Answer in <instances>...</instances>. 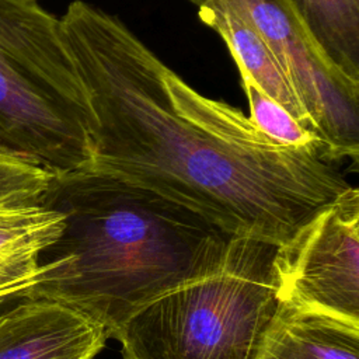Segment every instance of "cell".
<instances>
[{
    "label": "cell",
    "instance_id": "10",
    "mask_svg": "<svg viewBox=\"0 0 359 359\" xmlns=\"http://www.w3.org/2000/svg\"><path fill=\"white\" fill-rule=\"evenodd\" d=\"M255 359H359V325L279 303Z\"/></svg>",
    "mask_w": 359,
    "mask_h": 359
},
{
    "label": "cell",
    "instance_id": "4",
    "mask_svg": "<svg viewBox=\"0 0 359 359\" xmlns=\"http://www.w3.org/2000/svg\"><path fill=\"white\" fill-rule=\"evenodd\" d=\"M276 247L231 238L220 268L137 310L119 328L122 359H255L278 309Z\"/></svg>",
    "mask_w": 359,
    "mask_h": 359
},
{
    "label": "cell",
    "instance_id": "8",
    "mask_svg": "<svg viewBox=\"0 0 359 359\" xmlns=\"http://www.w3.org/2000/svg\"><path fill=\"white\" fill-rule=\"evenodd\" d=\"M63 227V215L41 203H0V314L28 299L39 255Z\"/></svg>",
    "mask_w": 359,
    "mask_h": 359
},
{
    "label": "cell",
    "instance_id": "5",
    "mask_svg": "<svg viewBox=\"0 0 359 359\" xmlns=\"http://www.w3.org/2000/svg\"><path fill=\"white\" fill-rule=\"evenodd\" d=\"M276 299L359 325V191L317 212L272 257Z\"/></svg>",
    "mask_w": 359,
    "mask_h": 359
},
{
    "label": "cell",
    "instance_id": "7",
    "mask_svg": "<svg viewBox=\"0 0 359 359\" xmlns=\"http://www.w3.org/2000/svg\"><path fill=\"white\" fill-rule=\"evenodd\" d=\"M104 330L49 300H22L0 314V359H94Z\"/></svg>",
    "mask_w": 359,
    "mask_h": 359
},
{
    "label": "cell",
    "instance_id": "2",
    "mask_svg": "<svg viewBox=\"0 0 359 359\" xmlns=\"http://www.w3.org/2000/svg\"><path fill=\"white\" fill-rule=\"evenodd\" d=\"M41 205L60 212L65 227L39 255L27 300L63 304L107 338L157 297L215 273L233 238L157 194L90 170L55 175Z\"/></svg>",
    "mask_w": 359,
    "mask_h": 359
},
{
    "label": "cell",
    "instance_id": "13",
    "mask_svg": "<svg viewBox=\"0 0 359 359\" xmlns=\"http://www.w3.org/2000/svg\"><path fill=\"white\" fill-rule=\"evenodd\" d=\"M0 153H1V149H0Z\"/></svg>",
    "mask_w": 359,
    "mask_h": 359
},
{
    "label": "cell",
    "instance_id": "9",
    "mask_svg": "<svg viewBox=\"0 0 359 359\" xmlns=\"http://www.w3.org/2000/svg\"><path fill=\"white\" fill-rule=\"evenodd\" d=\"M189 1L196 7L199 20L223 39L238 67L240 77L251 79L266 97L286 108L307 130L316 135L290 81L252 22L222 0Z\"/></svg>",
    "mask_w": 359,
    "mask_h": 359
},
{
    "label": "cell",
    "instance_id": "1",
    "mask_svg": "<svg viewBox=\"0 0 359 359\" xmlns=\"http://www.w3.org/2000/svg\"><path fill=\"white\" fill-rule=\"evenodd\" d=\"M59 20L91 108L84 170L275 247L352 187L316 151L272 140L196 91L116 15L76 0Z\"/></svg>",
    "mask_w": 359,
    "mask_h": 359
},
{
    "label": "cell",
    "instance_id": "11",
    "mask_svg": "<svg viewBox=\"0 0 359 359\" xmlns=\"http://www.w3.org/2000/svg\"><path fill=\"white\" fill-rule=\"evenodd\" d=\"M325 60L359 83V0H285Z\"/></svg>",
    "mask_w": 359,
    "mask_h": 359
},
{
    "label": "cell",
    "instance_id": "14",
    "mask_svg": "<svg viewBox=\"0 0 359 359\" xmlns=\"http://www.w3.org/2000/svg\"><path fill=\"white\" fill-rule=\"evenodd\" d=\"M34 1H38V0H34Z\"/></svg>",
    "mask_w": 359,
    "mask_h": 359
},
{
    "label": "cell",
    "instance_id": "6",
    "mask_svg": "<svg viewBox=\"0 0 359 359\" xmlns=\"http://www.w3.org/2000/svg\"><path fill=\"white\" fill-rule=\"evenodd\" d=\"M261 34L297 94L327 160L359 156V83L337 72L314 45L285 0H222Z\"/></svg>",
    "mask_w": 359,
    "mask_h": 359
},
{
    "label": "cell",
    "instance_id": "12",
    "mask_svg": "<svg viewBox=\"0 0 359 359\" xmlns=\"http://www.w3.org/2000/svg\"><path fill=\"white\" fill-rule=\"evenodd\" d=\"M241 86L248 101V118L264 135L286 146L313 150L327 160L323 142L307 130L286 108L266 97L251 79L241 77Z\"/></svg>",
    "mask_w": 359,
    "mask_h": 359
},
{
    "label": "cell",
    "instance_id": "3",
    "mask_svg": "<svg viewBox=\"0 0 359 359\" xmlns=\"http://www.w3.org/2000/svg\"><path fill=\"white\" fill-rule=\"evenodd\" d=\"M91 108L60 20L0 0V147L62 175L91 160Z\"/></svg>",
    "mask_w": 359,
    "mask_h": 359
}]
</instances>
